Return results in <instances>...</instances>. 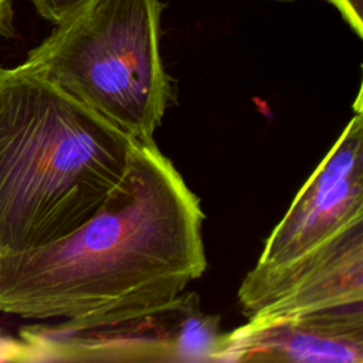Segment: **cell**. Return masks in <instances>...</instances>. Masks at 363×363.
I'll return each mask as SVG.
<instances>
[{
    "label": "cell",
    "mask_w": 363,
    "mask_h": 363,
    "mask_svg": "<svg viewBox=\"0 0 363 363\" xmlns=\"http://www.w3.org/2000/svg\"><path fill=\"white\" fill-rule=\"evenodd\" d=\"M203 218L170 159L138 142L125 179L88 221L0 258V312L85 329L160 309L207 268Z\"/></svg>",
    "instance_id": "1"
},
{
    "label": "cell",
    "mask_w": 363,
    "mask_h": 363,
    "mask_svg": "<svg viewBox=\"0 0 363 363\" xmlns=\"http://www.w3.org/2000/svg\"><path fill=\"white\" fill-rule=\"evenodd\" d=\"M136 146L24 62L0 67V258L88 221L125 179Z\"/></svg>",
    "instance_id": "2"
},
{
    "label": "cell",
    "mask_w": 363,
    "mask_h": 363,
    "mask_svg": "<svg viewBox=\"0 0 363 363\" xmlns=\"http://www.w3.org/2000/svg\"><path fill=\"white\" fill-rule=\"evenodd\" d=\"M160 0H92L55 24L24 64L138 142H152L170 99Z\"/></svg>",
    "instance_id": "3"
},
{
    "label": "cell",
    "mask_w": 363,
    "mask_h": 363,
    "mask_svg": "<svg viewBox=\"0 0 363 363\" xmlns=\"http://www.w3.org/2000/svg\"><path fill=\"white\" fill-rule=\"evenodd\" d=\"M223 332L194 292H182L150 313L98 328L31 325L20 330L1 360L214 362Z\"/></svg>",
    "instance_id": "4"
},
{
    "label": "cell",
    "mask_w": 363,
    "mask_h": 363,
    "mask_svg": "<svg viewBox=\"0 0 363 363\" xmlns=\"http://www.w3.org/2000/svg\"><path fill=\"white\" fill-rule=\"evenodd\" d=\"M353 109L354 115L274 227L247 275L281 269L363 221L362 89Z\"/></svg>",
    "instance_id": "5"
},
{
    "label": "cell",
    "mask_w": 363,
    "mask_h": 363,
    "mask_svg": "<svg viewBox=\"0 0 363 363\" xmlns=\"http://www.w3.org/2000/svg\"><path fill=\"white\" fill-rule=\"evenodd\" d=\"M214 362L362 363L363 302L285 318H250L223 333Z\"/></svg>",
    "instance_id": "6"
},
{
    "label": "cell",
    "mask_w": 363,
    "mask_h": 363,
    "mask_svg": "<svg viewBox=\"0 0 363 363\" xmlns=\"http://www.w3.org/2000/svg\"><path fill=\"white\" fill-rule=\"evenodd\" d=\"M353 302H363V237L298 278L250 318L296 316Z\"/></svg>",
    "instance_id": "7"
},
{
    "label": "cell",
    "mask_w": 363,
    "mask_h": 363,
    "mask_svg": "<svg viewBox=\"0 0 363 363\" xmlns=\"http://www.w3.org/2000/svg\"><path fill=\"white\" fill-rule=\"evenodd\" d=\"M37 13L54 23L60 24L82 10L85 6H88L92 0H30Z\"/></svg>",
    "instance_id": "8"
},
{
    "label": "cell",
    "mask_w": 363,
    "mask_h": 363,
    "mask_svg": "<svg viewBox=\"0 0 363 363\" xmlns=\"http://www.w3.org/2000/svg\"><path fill=\"white\" fill-rule=\"evenodd\" d=\"M330 3L349 24V27L363 37V0H326Z\"/></svg>",
    "instance_id": "9"
},
{
    "label": "cell",
    "mask_w": 363,
    "mask_h": 363,
    "mask_svg": "<svg viewBox=\"0 0 363 363\" xmlns=\"http://www.w3.org/2000/svg\"><path fill=\"white\" fill-rule=\"evenodd\" d=\"M0 35L1 37L14 35L13 10H11L10 0H0Z\"/></svg>",
    "instance_id": "10"
},
{
    "label": "cell",
    "mask_w": 363,
    "mask_h": 363,
    "mask_svg": "<svg viewBox=\"0 0 363 363\" xmlns=\"http://www.w3.org/2000/svg\"><path fill=\"white\" fill-rule=\"evenodd\" d=\"M13 337H9V336H4L1 332H0V356L3 354V352L7 349V346L11 343Z\"/></svg>",
    "instance_id": "11"
},
{
    "label": "cell",
    "mask_w": 363,
    "mask_h": 363,
    "mask_svg": "<svg viewBox=\"0 0 363 363\" xmlns=\"http://www.w3.org/2000/svg\"><path fill=\"white\" fill-rule=\"evenodd\" d=\"M274 1H291V0H274Z\"/></svg>",
    "instance_id": "12"
}]
</instances>
